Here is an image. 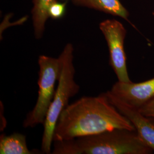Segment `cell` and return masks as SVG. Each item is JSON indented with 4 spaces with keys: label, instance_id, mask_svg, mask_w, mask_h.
<instances>
[{
    "label": "cell",
    "instance_id": "obj_1",
    "mask_svg": "<svg viewBox=\"0 0 154 154\" xmlns=\"http://www.w3.org/2000/svg\"><path fill=\"white\" fill-rule=\"evenodd\" d=\"M116 128L135 130L103 93L97 97H83L62 112L53 142L92 136Z\"/></svg>",
    "mask_w": 154,
    "mask_h": 154
},
{
    "label": "cell",
    "instance_id": "obj_2",
    "mask_svg": "<svg viewBox=\"0 0 154 154\" xmlns=\"http://www.w3.org/2000/svg\"><path fill=\"white\" fill-rule=\"evenodd\" d=\"M73 46L69 43L66 45L59 56L62 61L61 75L43 125L41 152L44 154H51L53 135L57 123L62 112L69 105V99L77 95L80 90L79 85L74 79L75 69L73 63Z\"/></svg>",
    "mask_w": 154,
    "mask_h": 154
},
{
    "label": "cell",
    "instance_id": "obj_3",
    "mask_svg": "<svg viewBox=\"0 0 154 154\" xmlns=\"http://www.w3.org/2000/svg\"><path fill=\"white\" fill-rule=\"evenodd\" d=\"M75 139L79 154H151L154 152L135 130L116 128Z\"/></svg>",
    "mask_w": 154,
    "mask_h": 154
},
{
    "label": "cell",
    "instance_id": "obj_4",
    "mask_svg": "<svg viewBox=\"0 0 154 154\" xmlns=\"http://www.w3.org/2000/svg\"><path fill=\"white\" fill-rule=\"evenodd\" d=\"M38 63V98L33 110L28 113L23 122L24 128H33L44 124L55 94V83L61 75L62 61L60 57L40 55Z\"/></svg>",
    "mask_w": 154,
    "mask_h": 154
},
{
    "label": "cell",
    "instance_id": "obj_5",
    "mask_svg": "<svg viewBox=\"0 0 154 154\" xmlns=\"http://www.w3.org/2000/svg\"><path fill=\"white\" fill-rule=\"evenodd\" d=\"M99 29L108 46L110 65L116 73L118 81L132 82L128 76L126 54L124 48L126 29L121 22L115 19L106 20L100 22Z\"/></svg>",
    "mask_w": 154,
    "mask_h": 154
},
{
    "label": "cell",
    "instance_id": "obj_6",
    "mask_svg": "<svg viewBox=\"0 0 154 154\" xmlns=\"http://www.w3.org/2000/svg\"><path fill=\"white\" fill-rule=\"evenodd\" d=\"M103 93L110 103L132 123L139 137L154 152V118L144 116L137 108L118 98L110 90Z\"/></svg>",
    "mask_w": 154,
    "mask_h": 154
},
{
    "label": "cell",
    "instance_id": "obj_7",
    "mask_svg": "<svg viewBox=\"0 0 154 154\" xmlns=\"http://www.w3.org/2000/svg\"><path fill=\"white\" fill-rule=\"evenodd\" d=\"M110 91L127 104L139 109L154 98V78L139 83L118 81Z\"/></svg>",
    "mask_w": 154,
    "mask_h": 154
},
{
    "label": "cell",
    "instance_id": "obj_8",
    "mask_svg": "<svg viewBox=\"0 0 154 154\" xmlns=\"http://www.w3.org/2000/svg\"><path fill=\"white\" fill-rule=\"evenodd\" d=\"M75 5L83 6L128 20L129 12L120 0H72Z\"/></svg>",
    "mask_w": 154,
    "mask_h": 154
},
{
    "label": "cell",
    "instance_id": "obj_9",
    "mask_svg": "<svg viewBox=\"0 0 154 154\" xmlns=\"http://www.w3.org/2000/svg\"><path fill=\"white\" fill-rule=\"evenodd\" d=\"M35 152L28 149L26 136L20 133L10 135L2 134L0 138V154H31Z\"/></svg>",
    "mask_w": 154,
    "mask_h": 154
},
{
    "label": "cell",
    "instance_id": "obj_10",
    "mask_svg": "<svg viewBox=\"0 0 154 154\" xmlns=\"http://www.w3.org/2000/svg\"><path fill=\"white\" fill-rule=\"evenodd\" d=\"M55 0H33L32 9L34 33L35 38H41L44 33L46 22L49 17L48 9Z\"/></svg>",
    "mask_w": 154,
    "mask_h": 154
},
{
    "label": "cell",
    "instance_id": "obj_11",
    "mask_svg": "<svg viewBox=\"0 0 154 154\" xmlns=\"http://www.w3.org/2000/svg\"><path fill=\"white\" fill-rule=\"evenodd\" d=\"M53 154H79L75 139L53 142Z\"/></svg>",
    "mask_w": 154,
    "mask_h": 154
},
{
    "label": "cell",
    "instance_id": "obj_12",
    "mask_svg": "<svg viewBox=\"0 0 154 154\" xmlns=\"http://www.w3.org/2000/svg\"><path fill=\"white\" fill-rule=\"evenodd\" d=\"M66 2L61 3L56 0L49 6L48 9L49 17L53 19H60L64 15L66 11Z\"/></svg>",
    "mask_w": 154,
    "mask_h": 154
},
{
    "label": "cell",
    "instance_id": "obj_13",
    "mask_svg": "<svg viewBox=\"0 0 154 154\" xmlns=\"http://www.w3.org/2000/svg\"><path fill=\"white\" fill-rule=\"evenodd\" d=\"M138 109L144 116L154 118V98Z\"/></svg>",
    "mask_w": 154,
    "mask_h": 154
},
{
    "label": "cell",
    "instance_id": "obj_14",
    "mask_svg": "<svg viewBox=\"0 0 154 154\" xmlns=\"http://www.w3.org/2000/svg\"><path fill=\"white\" fill-rule=\"evenodd\" d=\"M152 15H153V16H154V11L153 12V13H152Z\"/></svg>",
    "mask_w": 154,
    "mask_h": 154
}]
</instances>
